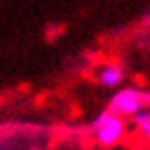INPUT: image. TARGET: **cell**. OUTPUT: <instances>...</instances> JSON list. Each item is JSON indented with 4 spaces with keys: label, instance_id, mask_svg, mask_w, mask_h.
I'll return each instance as SVG.
<instances>
[{
    "label": "cell",
    "instance_id": "cell-5",
    "mask_svg": "<svg viewBox=\"0 0 150 150\" xmlns=\"http://www.w3.org/2000/svg\"><path fill=\"white\" fill-rule=\"evenodd\" d=\"M139 132H141V136H143V139L150 145V123H146L143 129H139Z\"/></svg>",
    "mask_w": 150,
    "mask_h": 150
},
{
    "label": "cell",
    "instance_id": "cell-6",
    "mask_svg": "<svg viewBox=\"0 0 150 150\" xmlns=\"http://www.w3.org/2000/svg\"><path fill=\"white\" fill-rule=\"evenodd\" d=\"M129 150H150V148H148L146 145H143V143H141V145H134V146H130Z\"/></svg>",
    "mask_w": 150,
    "mask_h": 150
},
{
    "label": "cell",
    "instance_id": "cell-4",
    "mask_svg": "<svg viewBox=\"0 0 150 150\" xmlns=\"http://www.w3.org/2000/svg\"><path fill=\"white\" fill-rule=\"evenodd\" d=\"M132 123L138 127V129H143L146 123H150V109H141V111H138L136 115L132 116Z\"/></svg>",
    "mask_w": 150,
    "mask_h": 150
},
{
    "label": "cell",
    "instance_id": "cell-1",
    "mask_svg": "<svg viewBox=\"0 0 150 150\" xmlns=\"http://www.w3.org/2000/svg\"><path fill=\"white\" fill-rule=\"evenodd\" d=\"M91 132H93V139H95V143L98 146L112 148V146L122 145L127 139L129 125L123 116L105 109L93 120Z\"/></svg>",
    "mask_w": 150,
    "mask_h": 150
},
{
    "label": "cell",
    "instance_id": "cell-3",
    "mask_svg": "<svg viewBox=\"0 0 150 150\" xmlns=\"http://www.w3.org/2000/svg\"><path fill=\"white\" fill-rule=\"evenodd\" d=\"M125 79V70L118 63H105L97 71V81L104 88H116Z\"/></svg>",
    "mask_w": 150,
    "mask_h": 150
},
{
    "label": "cell",
    "instance_id": "cell-7",
    "mask_svg": "<svg viewBox=\"0 0 150 150\" xmlns=\"http://www.w3.org/2000/svg\"><path fill=\"white\" fill-rule=\"evenodd\" d=\"M146 107H150V91H146Z\"/></svg>",
    "mask_w": 150,
    "mask_h": 150
},
{
    "label": "cell",
    "instance_id": "cell-2",
    "mask_svg": "<svg viewBox=\"0 0 150 150\" xmlns=\"http://www.w3.org/2000/svg\"><path fill=\"white\" fill-rule=\"evenodd\" d=\"M146 107V91L141 88H122L118 89L112 98L109 100V111L116 112V115L123 116V118H132L138 111Z\"/></svg>",
    "mask_w": 150,
    "mask_h": 150
}]
</instances>
